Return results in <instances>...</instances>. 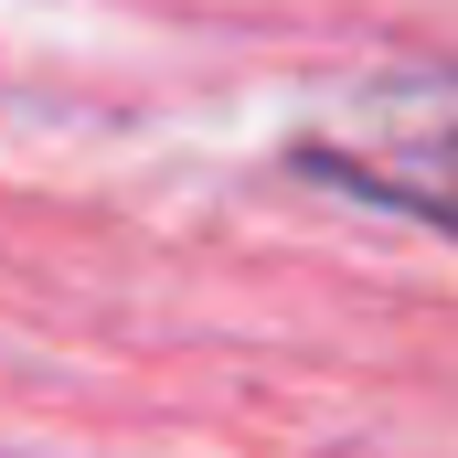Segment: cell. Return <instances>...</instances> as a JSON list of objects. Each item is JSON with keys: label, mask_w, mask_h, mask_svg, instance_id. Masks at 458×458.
I'll return each instance as SVG.
<instances>
[{"label": "cell", "mask_w": 458, "mask_h": 458, "mask_svg": "<svg viewBox=\"0 0 458 458\" xmlns=\"http://www.w3.org/2000/svg\"><path fill=\"white\" fill-rule=\"evenodd\" d=\"M310 171H331L352 192L394 203V214H427L437 234H458V117H437L427 139H384V149H299Z\"/></svg>", "instance_id": "6da1fadb"}]
</instances>
